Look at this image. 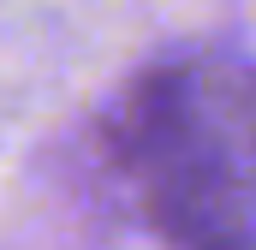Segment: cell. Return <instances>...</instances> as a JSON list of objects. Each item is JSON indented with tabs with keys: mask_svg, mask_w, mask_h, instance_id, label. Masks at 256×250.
<instances>
[{
	"mask_svg": "<svg viewBox=\"0 0 256 250\" xmlns=\"http://www.w3.org/2000/svg\"><path fill=\"white\" fill-rule=\"evenodd\" d=\"M114 143L173 250H256L196 72H149L114 120Z\"/></svg>",
	"mask_w": 256,
	"mask_h": 250,
	"instance_id": "6da1fadb",
	"label": "cell"
},
{
	"mask_svg": "<svg viewBox=\"0 0 256 250\" xmlns=\"http://www.w3.org/2000/svg\"><path fill=\"white\" fill-rule=\"evenodd\" d=\"M202 102H208V114L220 125V149H232V155H244V173L232 167V185L244 196V185L256 190V72H226V78H202Z\"/></svg>",
	"mask_w": 256,
	"mask_h": 250,
	"instance_id": "7a4b0ae2",
	"label": "cell"
}]
</instances>
